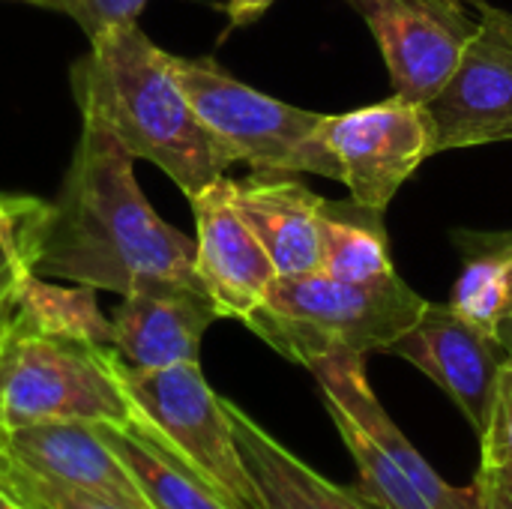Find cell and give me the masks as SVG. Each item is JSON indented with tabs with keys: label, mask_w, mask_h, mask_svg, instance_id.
<instances>
[{
	"label": "cell",
	"mask_w": 512,
	"mask_h": 509,
	"mask_svg": "<svg viewBox=\"0 0 512 509\" xmlns=\"http://www.w3.org/2000/svg\"><path fill=\"white\" fill-rule=\"evenodd\" d=\"M132 168L135 156L84 117L60 192L45 207L33 273L120 297L147 279L201 282L195 243L159 219Z\"/></svg>",
	"instance_id": "obj_1"
},
{
	"label": "cell",
	"mask_w": 512,
	"mask_h": 509,
	"mask_svg": "<svg viewBox=\"0 0 512 509\" xmlns=\"http://www.w3.org/2000/svg\"><path fill=\"white\" fill-rule=\"evenodd\" d=\"M87 42L72 69L81 117H93L135 159L165 171L186 198L222 180L234 162L189 102L171 54L138 21L105 27Z\"/></svg>",
	"instance_id": "obj_2"
},
{
	"label": "cell",
	"mask_w": 512,
	"mask_h": 509,
	"mask_svg": "<svg viewBox=\"0 0 512 509\" xmlns=\"http://www.w3.org/2000/svg\"><path fill=\"white\" fill-rule=\"evenodd\" d=\"M426 303L396 270L369 282H345L312 270L276 276L246 327L282 357L306 366L327 351L387 354L420 321Z\"/></svg>",
	"instance_id": "obj_3"
},
{
	"label": "cell",
	"mask_w": 512,
	"mask_h": 509,
	"mask_svg": "<svg viewBox=\"0 0 512 509\" xmlns=\"http://www.w3.org/2000/svg\"><path fill=\"white\" fill-rule=\"evenodd\" d=\"M132 423L117 351L0 321V438L39 423Z\"/></svg>",
	"instance_id": "obj_4"
},
{
	"label": "cell",
	"mask_w": 512,
	"mask_h": 509,
	"mask_svg": "<svg viewBox=\"0 0 512 509\" xmlns=\"http://www.w3.org/2000/svg\"><path fill=\"white\" fill-rule=\"evenodd\" d=\"M171 66L204 126L231 162H246L264 174H318L342 183V168L324 141V114L273 99L216 60L174 57Z\"/></svg>",
	"instance_id": "obj_5"
},
{
	"label": "cell",
	"mask_w": 512,
	"mask_h": 509,
	"mask_svg": "<svg viewBox=\"0 0 512 509\" xmlns=\"http://www.w3.org/2000/svg\"><path fill=\"white\" fill-rule=\"evenodd\" d=\"M117 375L135 420L165 441L228 507L264 509L234 438L228 399L213 393L201 363L132 369L117 357Z\"/></svg>",
	"instance_id": "obj_6"
},
{
	"label": "cell",
	"mask_w": 512,
	"mask_h": 509,
	"mask_svg": "<svg viewBox=\"0 0 512 509\" xmlns=\"http://www.w3.org/2000/svg\"><path fill=\"white\" fill-rule=\"evenodd\" d=\"M321 132L342 168V183L351 198L378 213H384L402 183L435 156L429 108L402 96L348 114H324Z\"/></svg>",
	"instance_id": "obj_7"
},
{
	"label": "cell",
	"mask_w": 512,
	"mask_h": 509,
	"mask_svg": "<svg viewBox=\"0 0 512 509\" xmlns=\"http://www.w3.org/2000/svg\"><path fill=\"white\" fill-rule=\"evenodd\" d=\"M477 33L441 93L426 105L435 153L512 141V15L477 3Z\"/></svg>",
	"instance_id": "obj_8"
},
{
	"label": "cell",
	"mask_w": 512,
	"mask_h": 509,
	"mask_svg": "<svg viewBox=\"0 0 512 509\" xmlns=\"http://www.w3.org/2000/svg\"><path fill=\"white\" fill-rule=\"evenodd\" d=\"M375 33L396 96L429 105L459 66L477 21L450 0H348Z\"/></svg>",
	"instance_id": "obj_9"
},
{
	"label": "cell",
	"mask_w": 512,
	"mask_h": 509,
	"mask_svg": "<svg viewBox=\"0 0 512 509\" xmlns=\"http://www.w3.org/2000/svg\"><path fill=\"white\" fill-rule=\"evenodd\" d=\"M387 354L429 375L480 435L489 420L501 366L510 360L498 336L471 324L450 303H426L420 321L405 330Z\"/></svg>",
	"instance_id": "obj_10"
},
{
	"label": "cell",
	"mask_w": 512,
	"mask_h": 509,
	"mask_svg": "<svg viewBox=\"0 0 512 509\" xmlns=\"http://www.w3.org/2000/svg\"><path fill=\"white\" fill-rule=\"evenodd\" d=\"M225 177L189 198L195 213V273L219 318L246 324L279 273L255 231L234 210Z\"/></svg>",
	"instance_id": "obj_11"
},
{
	"label": "cell",
	"mask_w": 512,
	"mask_h": 509,
	"mask_svg": "<svg viewBox=\"0 0 512 509\" xmlns=\"http://www.w3.org/2000/svg\"><path fill=\"white\" fill-rule=\"evenodd\" d=\"M219 309L201 282L147 279L123 294L111 327V348L132 369H165L198 363L207 327Z\"/></svg>",
	"instance_id": "obj_12"
},
{
	"label": "cell",
	"mask_w": 512,
	"mask_h": 509,
	"mask_svg": "<svg viewBox=\"0 0 512 509\" xmlns=\"http://www.w3.org/2000/svg\"><path fill=\"white\" fill-rule=\"evenodd\" d=\"M0 447L12 462L39 477L123 509H150L129 468L99 432V423H39L3 435Z\"/></svg>",
	"instance_id": "obj_13"
},
{
	"label": "cell",
	"mask_w": 512,
	"mask_h": 509,
	"mask_svg": "<svg viewBox=\"0 0 512 509\" xmlns=\"http://www.w3.org/2000/svg\"><path fill=\"white\" fill-rule=\"evenodd\" d=\"M306 369L315 375L324 402H333L345 414H351L396 462L399 468L414 480L420 495L432 504V509H477V492L450 486L426 459L423 453L405 438V432L393 423V417L384 411L381 399L375 396L369 378H366V357L354 351H327L306 363Z\"/></svg>",
	"instance_id": "obj_14"
},
{
	"label": "cell",
	"mask_w": 512,
	"mask_h": 509,
	"mask_svg": "<svg viewBox=\"0 0 512 509\" xmlns=\"http://www.w3.org/2000/svg\"><path fill=\"white\" fill-rule=\"evenodd\" d=\"M225 189L234 210L273 258L279 276L318 270V222L324 210L321 195L294 180V174L264 171H255L243 180L225 177Z\"/></svg>",
	"instance_id": "obj_15"
},
{
	"label": "cell",
	"mask_w": 512,
	"mask_h": 509,
	"mask_svg": "<svg viewBox=\"0 0 512 509\" xmlns=\"http://www.w3.org/2000/svg\"><path fill=\"white\" fill-rule=\"evenodd\" d=\"M228 417L264 509H378L360 489L336 486L312 471L234 402H228Z\"/></svg>",
	"instance_id": "obj_16"
},
{
	"label": "cell",
	"mask_w": 512,
	"mask_h": 509,
	"mask_svg": "<svg viewBox=\"0 0 512 509\" xmlns=\"http://www.w3.org/2000/svg\"><path fill=\"white\" fill-rule=\"evenodd\" d=\"M99 432L129 468L150 509H231L144 423H99Z\"/></svg>",
	"instance_id": "obj_17"
},
{
	"label": "cell",
	"mask_w": 512,
	"mask_h": 509,
	"mask_svg": "<svg viewBox=\"0 0 512 509\" xmlns=\"http://www.w3.org/2000/svg\"><path fill=\"white\" fill-rule=\"evenodd\" d=\"M381 219L384 213L360 207L354 198L348 204L324 201L318 222V270L345 282H369L393 273L396 267Z\"/></svg>",
	"instance_id": "obj_18"
},
{
	"label": "cell",
	"mask_w": 512,
	"mask_h": 509,
	"mask_svg": "<svg viewBox=\"0 0 512 509\" xmlns=\"http://www.w3.org/2000/svg\"><path fill=\"white\" fill-rule=\"evenodd\" d=\"M9 315L39 333L78 342L111 345L114 336L111 318L96 300V288L78 282L54 285L48 282V276H39L33 270L18 279Z\"/></svg>",
	"instance_id": "obj_19"
},
{
	"label": "cell",
	"mask_w": 512,
	"mask_h": 509,
	"mask_svg": "<svg viewBox=\"0 0 512 509\" xmlns=\"http://www.w3.org/2000/svg\"><path fill=\"white\" fill-rule=\"evenodd\" d=\"M465 267L450 306L471 324L498 336L512 318V234H462Z\"/></svg>",
	"instance_id": "obj_20"
},
{
	"label": "cell",
	"mask_w": 512,
	"mask_h": 509,
	"mask_svg": "<svg viewBox=\"0 0 512 509\" xmlns=\"http://www.w3.org/2000/svg\"><path fill=\"white\" fill-rule=\"evenodd\" d=\"M342 444L348 447L354 465H357V489L378 509H432V504L420 495L414 480L399 468V462L342 408L333 402H324Z\"/></svg>",
	"instance_id": "obj_21"
},
{
	"label": "cell",
	"mask_w": 512,
	"mask_h": 509,
	"mask_svg": "<svg viewBox=\"0 0 512 509\" xmlns=\"http://www.w3.org/2000/svg\"><path fill=\"white\" fill-rule=\"evenodd\" d=\"M0 492L18 509H123L105 498L39 477L12 462L0 447Z\"/></svg>",
	"instance_id": "obj_22"
},
{
	"label": "cell",
	"mask_w": 512,
	"mask_h": 509,
	"mask_svg": "<svg viewBox=\"0 0 512 509\" xmlns=\"http://www.w3.org/2000/svg\"><path fill=\"white\" fill-rule=\"evenodd\" d=\"M45 207L48 204L39 198L3 195L0 201V276L33 270Z\"/></svg>",
	"instance_id": "obj_23"
},
{
	"label": "cell",
	"mask_w": 512,
	"mask_h": 509,
	"mask_svg": "<svg viewBox=\"0 0 512 509\" xmlns=\"http://www.w3.org/2000/svg\"><path fill=\"white\" fill-rule=\"evenodd\" d=\"M480 444V471H512V357L501 366Z\"/></svg>",
	"instance_id": "obj_24"
},
{
	"label": "cell",
	"mask_w": 512,
	"mask_h": 509,
	"mask_svg": "<svg viewBox=\"0 0 512 509\" xmlns=\"http://www.w3.org/2000/svg\"><path fill=\"white\" fill-rule=\"evenodd\" d=\"M144 3L147 0H60V12L69 15L90 39L105 27L138 21Z\"/></svg>",
	"instance_id": "obj_25"
},
{
	"label": "cell",
	"mask_w": 512,
	"mask_h": 509,
	"mask_svg": "<svg viewBox=\"0 0 512 509\" xmlns=\"http://www.w3.org/2000/svg\"><path fill=\"white\" fill-rule=\"evenodd\" d=\"M276 0H228L225 3V12H228V21L231 27H246L252 21H258Z\"/></svg>",
	"instance_id": "obj_26"
},
{
	"label": "cell",
	"mask_w": 512,
	"mask_h": 509,
	"mask_svg": "<svg viewBox=\"0 0 512 509\" xmlns=\"http://www.w3.org/2000/svg\"><path fill=\"white\" fill-rule=\"evenodd\" d=\"M474 492H477V509H512L510 498L489 477H483V474H477Z\"/></svg>",
	"instance_id": "obj_27"
},
{
	"label": "cell",
	"mask_w": 512,
	"mask_h": 509,
	"mask_svg": "<svg viewBox=\"0 0 512 509\" xmlns=\"http://www.w3.org/2000/svg\"><path fill=\"white\" fill-rule=\"evenodd\" d=\"M483 477H489L507 498H510V504H512V471H495V474H489V471H480Z\"/></svg>",
	"instance_id": "obj_28"
},
{
	"label": "cell",
	"mask_w": 512,
	"mask_h": 509,
	"mask_svg": "<svg viewBox=\"0 0 512 509\" xmlns=\"http://www.w3.org/2000/svg\"><path fill=\"white\" fill-rule=\"evenodd\" d=\"M498 342L504 345V351L512 357V318L501 324V330H498Z\"/></svg>",
	"instance_id": "obj_29"
},
{
	"label": "cell",
	"mask_w": 512,
	"mask_h": 509,
	"mask_svg": "<svg viewBox=\"0 0 512 509\" xmlns=\"http://www.w3.org/2000/svg\"><path fill=\"white\" fill-rule=\"evenodd\" d=\"M15 3H30V6H39V9L60 12V0H15Z\"/></svg>",
	"instance_id": "obj_30"
},
{
	"label": "cell",
	"mask_w": 512,
	"mask_h": 509,
	"mask_svg": "<svg viewBox=\"0 0 512 509\" xmlns=\"http://www.w3.org/2000/svg\"><path fill=\"white\" fill-rule=\"evenodd\" d=\"M0 509H18V507H15V504H12V501H9V498L0 492Z\"/></svg>",
	"instance_id": "obj_31"
},
{
	"label": "cell",
	"mask_w": 512,
	"mask_h": 509,
	"mask_svg": "<svg viewBox=\"0 0 512 509\" xmlns=\"http://www.w3.org/2000/svg\"><path fill=\"white\" fill-rule=\"evenodd\" d=\"M450 3H456V6H465V3H480V0H450Z\"/></svg>",
	"instance_id": "obj_32"
},
{
	"label": "cell",
	"mask_w": 512,
	"mask_h": 509,
	"mask_svg": "<svg viewBox=\"0 0 512 509\" xmlns=\"http://www.w3.org/2000/svg\"><path fill=\"white\" fill-rule=\"evenodd\" d=\"M6 315H9V312H6ZM6 315H3V318H6ZM3 318H0V321H3Z\"/></svg>",
	"instance_id": "obj_33"
},
{
	"label": "cell",
	"mask_w": 512,
	"mask_h": 509,
	"mask_svg": "<svg viewBox=\"0 0 512 509\" xmlns=\"http://www.w3.org/2000/svg\"><path fill=\"white\" fill-rule=\"evenodd\" d=\"M0 201H3V195H0Z\"/></svg>",
	"instance_id": "obj_34"
}]
</instances>
